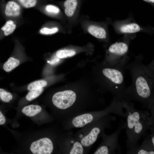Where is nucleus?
I'll return each instance as SVG.
<instances>
[{
  "mask_svg": "<svg viewBox=\"0 0 154 154\" xmlns=\"http://www.w3.org/2000/svg\"><path fill=\"white\" fill-rule=\"evenodd\" d=\"M143 59L141 54L135 56L134 60L126 67L131 76L132 82L127 87L124 100L140 103L154 116V61L145 65L142 62Z\"/></svg>",
  "mask_w": 154,
  "mask_h": 154,
  "instance_id": "1",
  "label": "nucleus"
},
{
  "mask_svg": "<svg viewBox=\"0 0 154 154\" xmlns=\"http://www.w3.org/2000/svg\"><path fill=\"white\" fill-rule=\"evenodd\" d=\"M123 107L126 110V131L128 153L133 154L138 146L139 140L149 130H153L154 116L149 112L139 110L134 104L124 100Z\"/></svg>",
  "mask_w": 154,
  "mask_h": 154,
  "instance_id": "2",
  "label": "nucleus"
},
{
  "mask_svg": "<svg viewBox=\"0 0 154 154\" xmlns=\"http://www.w3.org/2000/svg\"><path fill=\"white\" fill-rule=\"evenodd\" d=\"M101 70L102 82L105 91L119 101L124 100L127 87L124 78V68L110 66L105 62Z\"/></svg>",
  "mask_w": 154,
  "mask_h": 154,
  "instance_id": "3",
  "label": "nucleus"
},
{
  "mask_svg": "<svg viewBox=\"0 0 154 154\" xmlns=\"http://www.w3.org/2000/svg\"><path fill=\"white\" fill-rule=\"evenodd\" d=\"M136 36L135 34L124 35L117 41L107 46L105 62L111 66L125 68L130 57L128 55L131 41Z\"/></svg>",
  "mask_w": 154,
  "mask_h": 154,
  "instance_id": "4",
  "label": "nucleus"
},
{
  "mask_svg": "<svg viewBox=\"0 0 154 154\" xmlns=\"http://www.w3.org/2000/svg\"><path fill=\"white\" fill-rule=\"evenodd\" d=\"M111 24L116 33L119 34H134L140 32L151 34L154 32L153 27L141 25L131 16L125 20L112 22Z\"/></svg>",
  "mask_w": 154,
  "mask_h": 154,
  "instance_id": "5",
  "label": "nucleus"
},
{
  "mask_svg": "<svg viewBox=\"0 0 154 154\" xmlns=\"http://www.w3.org/2000/svg\"><path fill=\"white\" fill-rule=\"evenodd\" d=\"M126 127L125 123L120 125L117 130L112 133L103 135V141L102 145L94 153V154H112L120 149L118 141L119 134L121 131Z\"/></svg>",
  "mask_w": 154,
  "mask_h": 154,
  "instance_id": "6",
  "label": "nucleus"
},
{
  "mask_svg": "<svg viewBox=\"0 0 154 154\" xmlns=\"http://www.w3.org/2000/svg\"><path fill=\"white\" fill-rule=\"evenodd\" d=\"M76 97L75 93L73 91L66 90L55 93L52 97V101L53 104L57 108L64 110L74 104Z\"/></svg>",
  "mask_w": 154,
  "mask_h": 154,
  "instance_id": "7",
  "label": "nucleus"
},
{
  "mask_svg": "<svg viewBox=\"0 0 154 154\" xmlns=\"http://www.w3.org/2000/svg\"><path fill=\"white\" fill-rule=\"evenodd\" d=\"M112 22L111 20L109 18L103 24H90L87 27V31L94 37L106 42L108 46L110 44L108 26Z\"/></svg>",
  "mask_w": 154,
  "mask_h": 154,
  "instance_id": "8",
  "label": "nucleus"
},
{
  "mask_svg": "<svg viewBox=\"0 0 154 154\" xmlns=\"http://www.w3.org/2000/svg\"><path fill=\"white\" fill-rule=\"evenodd\" d=\"M30 149L34 154H50L53 151V145L50 139L44 137L32 142Z\"/></svg>",
  "mask_w": 154,
  "mask_h": 154,
  "instance_id": "9",
  "label": "nucleus"
},
{
  "mask_svg": "<svg viewBox=\"0 0 154 154\" xmlns=\"http://www.w3.org/2000/svg\"><path fill=\"white\" fill-rule=\"evenodd\" d=\"M133 154H154V145L152 143L151 135L145 137L141 145L138 147Z\"/></svg>",
  "mask_w": 154,
  "mask_h": 154,
  "instance_id": "10",
  "label": "nucleus"
},
{
  "mask_svg": "<svg viewBox=\"0 0 154 154\" xmlns=\"http://www.w3.org/2000/svg\"><path fill=\"white\" fill-rule=\"evenodd\" d=\"M5 13L7 16H17L20 13V7L15 2L9 1L6 5Z\"/></svg>",
  "mask_w": 154,
  "mask_h": 154,
  "instance_id": "11",
  "label": "nucleus"
},
{
  "mask_svg": "<svg viewBox=\"0 0 154 154\" xmlns=\"http://www.w3.org/2000/svg\"><path fill=\"white\" fill-rule=\"evenodd\" d=\"M78 4L77 0H66L64 3V13L68 17H71L74 14Z\"/></svg>",
  "mask_w": 154,
  "mask_h": 154,
  "instance_id": "12",
  "label": "nucleus"
},
{
  "mask_svg": "<svg viewBox=\"0 0 154 154\" xmlns=\"http://www.w3.org/2000/svg\"><path fill=\"white\" fill-rule=\"evenodd\" d=\"M42 110L41 107L38 105L31 104L24 107L22 112L27 116L33 117L40 113Z\"/></svg>",
  "mask_w": 154,
  "mask_h": 154,
  "instance_id": "13",
  "label": "nucleus"
},
{
  "mask_svg": "<svg viewBox=\"0 0 154 154\" xmlns=\"http://www.w3.org/2000/svg\"><path fill=\"white\" fill-rule=\"evenodd\" d=\"M48 84L47 82L45 80H36L30 83L27 86V89L28 91L43 88Z\"/></svg>",
  "mask_w": 154,
  "mask_h": 154,
  "instance_id": "14",
  "label": "nucleus"
},
{
  "mask_svg": "<svg viewBox=\"0 0 154 154\" xmlns=\"http://www.w3.org/2000/svg\"><path fill=\"white\" fill-rule=\"evenodd\" d=\"M16 27V25L13 21L9 20L1 27V29L4 31V35L7 36L12 33Z\"/></svg>",
  "mask_w": 154,
  "mask_h": 154,
  "instance_id": "15",
  "label": "nucleus"
},
{
  "mask_svg": "<svg viewBox=\"0 0 154 154\" xmlns=\"http://www.w3.org/2000/svg\"><path fill=\"white\" fill-rule=\"evenodd\" d=\"M43 90V88H42L29 91L25 96V99L28 101H31L39 96L42 93Z\"/></svg>",
  "mask_w": 154,
  "mask_h": 154,
  "instance_id": "16",
  "label": "nucleus"
},
{
  "mask_svg": "<svg viewBox=\"0 0 154 154\" xmlns=\"http://www.w3.org/2000/svg\"><path fill=\"white\" fill-rule=\"evenodd\" d=\"M76 54L75 51L72 50H60L56 53V56L59 58H64L71 57Z\"/></svg>",
  "mask_w": 154,
  "mask_h": 154,
  "instance_id": "17",
  "label": "nucleus"
},
{
  "mask_svg": "<svg viewBox=\"0 0 154 154\" xmlns=\"http://www.w3.org/2000/svg\"><path fill=\"white\" fill-rule=\"evenodd\" d=\"M13 98L12 94L5 89L0 88V99L5 103H9Z\"/></svg>",
  "mask_w": 154,
  "mask_h": 154,
  "instance_id": "18",
  "label": "nucleus"
},
{
  "mask_svg": "<svg viewBox=\"0 0 154 154\" xmlns=\"http://www.w3.org/2000/svg\"><path fill=\"white\" fill-rule=\"evenodd\" d=\"M83 153L82 145L79 142H75L70 152V154H82Z\"/></svg>",
  "mask_w": 154,
  "mask_h": 154,
  "instance_id": "19",
  "label": "nucleus"
},
{
  "mask_svg": "<svg viewBox=\"0 0 154 154\" xmlns=\"http://www.w3.org/2000/svg\"><path fill=\"white\" fill-rule=\"evenodd\" d=\"M58 31V29L56 27L51 28L45 27L42 28L40 30V32L42 34L48 35L54 34L57 32Z\"/></svg>",
  "mask_w": 154,
  "mask_h": 154,
  "instance_id": "20",
  "label": "nucleus"
},
{
  "mask_svg": "<svg viewBox=\"0 0 154 154\" xmlns=\"http://www.w3.org/2000/svg\"><path fill=\"white\" fill-rule=\"evenodd\" d=\"M21 5L26 8H29L35 6L37 3V0H19Z\"/></svg>",
  "mask_w": 154,
  "mask_h": 154,
  "instance_id": "21",
  "label": "nucleus"
},
{
  "mask_svg": "<svg viewBox=\"0 0 154 154\" xmlns=\"http://www.w3.org/2000/svg\"><path fill=\"white\" fill-rule=\"evenodd\" d=\"M46 10L47 12L55 14H58L60 11L58 7L52 5H47L46 7Z\"/></svg>",
  "mask_w": 154,
  "mask_h": 154,
  "instance_id": "22",
  "label": "nucleus"
},
{
  "mask_svg": "<svg viewBox=\"0 0 154 154\" xmlns=\"http://www.w3.org/2000/svg\"><path fill=\"white\" fill-rule=\"evenodd\" d=\"M6 119L5 117L0 111V125H2L5 123Z\"/></svg>",
  "mask_w": 154,
  "mask_h": 154,
  "instance_id": "23",
  "label": "nucleus"
},
{
  "mask_svg": "<svg viewBox=\"0 0 154 154\" xmlns=\"http://www.w3.org/2000/svg\"><path fill=\"white\" fill-rule=\"evenodd\" d=\"M144 1L149 3H154V0H143Z\"/></svg>",
  "mask_w": 154,
  "mask_h": 154,
  "instance_id": "24",
  "label": "nucleus"
},
{
  "mask_svg": "<svg viewBox=\"0 0 154 154\" xmlns=\"http://www.w3.org/2000/svg\"></svg>",
  "mask_w": 154,
  "mask_h": 154,
  "instance_id": "25",
  "label": "nucleus"
}]
</instances>
